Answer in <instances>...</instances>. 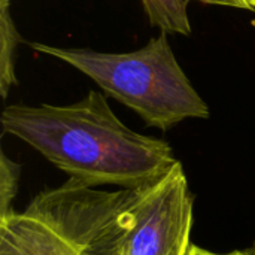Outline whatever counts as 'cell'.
Here are the masks:
<instances>
[{
    "instance_id": "cell-7",
    "label": "cell",
    "mask_w": 255,
    "mask_h": 255,
    "mask_svg": "<svg viewBox=\"0 0 255 255\" xmlns=\"http://www.w3.org/2000/svg\"><path fill=\"white\" fill-rule=\"evenodd\" d=\"M21 167L18 163L12 161L4 152H1L0 160V220L15 212L12 209V202L18 191Z\"/></svg>"
},
{
    "instance_id": "cell-11",
    "label": "cell",
    "mask_w": 255,
    "mask_h": 255,
    "mask_svg": "<svg viewBox=\"0 0 255 255\" xmlns=\"http://www.w3.org/2000/svg\"><path fill=\"white\" fill-rule=\"evenodd\" d=\"M248 253H250V255H255V245L253 247V248H250V250H248Z\"/></svg>"
},
{
    "instance_id": "cell-10",
    "label": "cell",
    "mask_w": 255,
    "mask_h": 255,
    "mask_svg": "<svg viewBox=\"0 0 255 255\" xmlns=\"http://www.w3.org/2000/svg\"><path fill=\"white\" fill-rule=\"evenodd\" d=\"M12 0H0V6H9Z\"/></svg>"
},
{
    "instance_id": "cell-8",
    "label": "cell",
    "mask_w": 255,
    "mask_h": 255,
    "mask_svg": "<svg viewBox=\"0 0 255 255\" xmlns=\"http://www.w3.org/2000/svg\"><path fill=\"white\" fill-rule=\"evenodd\" d=\"M203 4H212V6H227L242 10H251L255 12V0H194Z\"/></svg>"
},
{
    "instance_id": "cell-9",
    "label": "cell",
    "mask_w": 255,
    "mask_h": 255,
    "mask_svg": "<svg viewBox=\"0 0 255 255\" xmlns=\"http://www.w3.org/2000/svg\"><path fill=\"white\" fill-rule=\"evenodd\" d=\"M188 255H250V253H248V250H245V251H233V253H229V254H218V253H211L208 250H203L200 247L193 245V248H191Z\"/></svg>"
},
{
    "instance_id": "cell-4",
    "label": "cell",
    "mask_w": 255,
    "mask_h": 255,
    "mask_svg": "<svg viewBox=\"0 0 255 255\" xmlns=\"http://www.w3.org/2000/svg\"><path fill=\"white\" fill-rule=\"evenodd\" d=\"M194 199L182 163L131 190L121 255H188Z\"/></svg>"
},
{
    "instance_id": "cell-5",
    "label": "cell",
    "mask_w": 255,
    "mask_h": 255,
    "mask_svg": "<svg viewBox=\"0 0 255 255\" xmlns=\"http://www.w3.org/2000/svg\"><path fill=\"white\" fill-rule=\"evenodd\" d=\"M148 21L164 33L191 34V22L187 13V0H140Z\"/></svg>"
},
{
    "instance_id": "cell-6",
    "label": "cell",
    "mask_w": 255,
    "mask_h": 255,
    "mask_svg": "<svg viewBox=\"0 0 255 255\" xmlns=\"http://www.w3.org/2000/svg\"><path fill=\"white\" fill-rule=\"evenodd\" d=\"M21 36L13 24L9 6H0V91L6 99L15 78V51L21 42Z\"/></svg>"
},
{
    "instance_id": "cell-3",
    "label": "cell",
    "mask_w": 255,
    "mask_h": 255,
    "mask_svg": "<svg viewBox=\"0 0 255 255\" xmlns=\"http://www.w3.org/2000/svg\"><path fill=\"white\" fill-rule=\"evenodd\" d=\"M28 45L91 78L109 97L134 111L148 127L167 131L190 118H209L208 103L179 66L164 31L145 46L124 54L39 42Z\"/></svg>"
},
{
    "instance_id": "cell-2",
    "label": "cell",
    "mask_w": 255,
    "mask_h": 255,
    "mask_svg": "<svg viewBox=\"0 0 255 255\" xmlns=\"http://www.w3.org/2000/svg\"><path fill=\"white\" fill-rule=\"evenodd\" d=\"M130 199L67 179L0 220V255H121Z\"/></svg>"
},
{
    "instance_id": "cell-1",
    "label": "cell",
    "mask_w": 255,
    "mask_h": 255,
    "mask_svg": "<svg viewBox=\"0 0 255 255\" xmlns=\"http://www.w3.org/2000/svg\"><path fill=\"white\" fill-rule=\"evenodd\" d=\"M1 128L91 188L134 190L160 179L178 161L166 140L128 128L99 91L64 106H6Z\"/></svg>"
}]
</instances>
